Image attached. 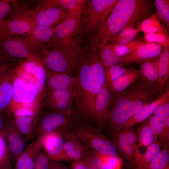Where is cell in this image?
<instances>
[{
    "instance_id": "16",
    "label": "cell",
    "mask_w": 169,
    "mask_h": 169,
    "mask_svg": "<svg viewBox=\"0 0 169 169\" xmlns=\"http://www.w3.org/2000/svg\"><path fill=\"white\" fill-rule=\"evenodd\" d=\"M113 98V95L110 93L105 84L96 97L93 109V119L100 126L107 122Z\"/></svg>"
},
{
    "instance_id": "49",
    "label": "cell",
    "mask_w": 169,
    "mask_h": 169,
    "mask_svg": "<svg viewBox=\"0 0 169 169\" xmlns=\"http://www.w3.org/2000/svg\"><path fill=\"white\" fill-rule=\"evenodd\" d=\"M49 169H70L59 161L52 160Z\"/></svg>"
},
{
    "instance_id": "9",
    "label": "cell",
    "mask_w": 169,
    "mask_h": 169,
    "mask_svg": "<svg viewBox=\"0 0 169 169\" xmlns=\"http://www.w3.org/2000/svg\"><path fill=\"white\" fill-rule=\"evenodd\" d=\"M40 105L42 110L70 114L74 101V94L69 90L46 89Z\"/></svg>"
},
{
    "instance_id": "8",
    "label": "cell",
    "mask_w": 169,
    "mask_h": 169,
    "mask_svg": "<svg viewBox=\"0 0 169 169\" xmlns=\"http://www.w3.org/2000/svg\"><path fill=\"white\" fill-rule=\"evenodd\" d=\"M74 133L87 147L93 151L102 154L118 156L114 142L103 135L100 129L82 124L75 128Z\"/></svg>"
},
{
    "instance_id": "54",
    "label": "cell",
    "mask_w": 169,
    "mask_h": 169,
    "mask_svg": "<svg viewBox=\"0 0 169 169\" xmlns=\"http://www.w3.org/2000/svg\"></svg>"
},
{
    "instance_id": "48",
    "label": "cell",
    "mask_w": 169,
    "mask_h": 169,
    "mask_svg": "<svg viewBox=\"0 0 169 169\" xmlns=\"http://www.w3.org/2000/svg\"><path fill=\"white\" fill-rule=\"evenodd\" d=\"M9 113L0 112V131L3 130L11 118H9Z\"/></svg>"
},
{
    "instance_id": "39",
    "label": "cell",
    "mask_w": 169,
    "mask_h": 169,
    "mask_svg": "<svg viewBox=\"0 0 169 169\" xmlns=\"http://www.w3.org/2000/svg\"><path fill=\"white\" fill-rule=\"evenodd\" d=\"M156 12L154 14L159 19L160 18L169 27V0H155L154 3Z\"/></svg>"
},
{
    "instance_id": "53",
    "label": "cell",
    "mask_w": 169,
    "mask_h": 169,
    "mask_svg": "<svg viewBox=\"0 0 169 169\" xmlns=\"http://www.w3.org/2000/svg\"><path fill=\"white\" fill-rule=\"evenodd\" d=\"M166 169H169V166L167 167Z\"/></svg>"
},
{
    "instance_id": "32",
    "label": "cell",
    "mask_w": 169,
    "mask_h": 169,
    "mask_svg": "<svg viewBox=\"0 0 169 169\" xmlns=\"http://www.w3.org/2000/svg\"><path fill=\"white\" fill-rule=\"evenodd\" d=\"M136 134L138 148L141 146L147 147L153 142L154 136L149 118L142 122L139 127Z\"/></svg>"
},
{
    "instance_id": "14",
    "label": "cell",
    "mask_w": 169,
    "mask_h": 169,
    "mask_svg": "<svg viewBox=\"0 0 169 169\" xmlns=\"http://www.w3.org/2000/svg\"><path fill=\"white\" fill-rule=\"evenodd\" d=\"M63 134L61 132H54L43 136V148L45 154L52 160L70 161L64 151Z\"/></svg>"
},
{
    "instance_id": "18",
    "label": "cell",
    "mask_w": 169,
    "mask_h": 169,
    "mask_svg": "<svg viewBox=\"0 0 169 169\" xmlns=\"http://www.w3.org/2000/svg\"><path fill=\"white\" fill-rule=\"evenodd\" d=\"M43 136L38 138L21 152L15 160L13 169H32L36 157L43 148Z\"/></svg>"
},
{
    "instance_id": "52",
    "label": "cell",
    "mask_w": 169,
    "mask_h": 169,
    "mask_svg": "<svg viewBox=\"0 0 169 169\" xmlns=\"http://www.w3.org/2000/svg\"><path fill=\"white\" fill-rule=\"evenodd\" d=\"M1 35H2V33H1V32L0 29V38L1 36Z\"/></svg>"
},
{
    "instance_id": "13",
    "label": "cell",
    "mask_w": 169,
    "mask_h": 169,
    "mask_svg": "<svg viewBox=\"0 0 169 169\" xmlns=\"http://www.w3.org/2000/svg\"><path fill=\"white\" fill-rule=\"evenodd\" d=\"M169 100V89L167 88L158 97L145 105L134 115L123 124L114 129V133L122 130L133 127L148 119L161 105Z\"/></svg>"
},
{
    "instance_id": "27",
    "label": "cell",
    "mask_w": 169,
    "mask_h": 169,
    "mask_svg": "<svg viewBox=\"0 0 169 169\" xmlns=\"http://www.w3.org/2000/svg\"><path fill=\"white\" fill-rule=\"evenodd\" d=\"M153 142L148 147L145 153L136 157L135 169H147L149 164L161 150V145L157 135H154Z\"/></svg>"
},
{
    "instance_id": "44",
    "label": "cell",
    "mask_w": 169,
    "mask_h": 169,
    "mask_svg": "<svg viewBox=\"0 0 169 169\" xmlns=\"http://www.w3.org/2000/svg\"><path fill=\"white\" fill-rule=\"evenodd\" d=\"M51 161L41 150L36 157L32 169H49Z\"/></svg>"
},
{
    "instance_id": "26",
    "label": "cell",
    "mask_w": 169,
    "mask_h": 169,
    "mask_svg": "<svg viewBox=\"0 0 169 169\" xmlns=\"http://www.w3.org/2000/svg\"><path fill=\"white\" fill-rule=\"evenodd\" d=\"M157 59H147L138 63L140 79L151 84H156L158 79Z\"/></svg>"
},
{
    "instance_id": "34",
    "label": "cell",
    "mask_w": 169,
    "mask_h": 169,
    "mask_svg": "<svg viewBox=\"0 0 169 169\" xmlns=\"http://www.w3.org/2000/svg\"><path fill=\"white\" fill-rule=\"evenodd\" d=\"M113 141L116 147L118 152L134 167L136 156L140 153L138 148L123 142Z\"/></svg>"
},
{
    "instance_id": "41",
    "label": "cell",
    "mask_w": 169,
    "mask_h": 169,
    "mask_svg": "<svg viewBox=\"0 0 169 169\" xmlns=\"http://www.w3.org/2000/svg\"><path fill=\"white\" fill-rule=\"evenodd\" d=\"M120 65H115L104 68L105 85L123 74L127 70Z\"/></svg>"
},
{
    "instance_id": "3",
    "label": "cell",
    "mask_w": 169,
    "mask_h": 169,
    "mask_svg": "<svg viewBox=\"0 0 169 169\" xmlns=\"http://www.w3.org/2000/svg\"><path fill=\"white\" fill-rule=\"evenodd\" d=\"M158 94L156 84L140 79L122 92L113 95L107 120L110 125L114 129L123 124Z\"/></svg>"
},
{
    "instance_id": "33",
    "label": "cell",
    "mask_w": 169,
    "mask_h": 169,
    "mask_svg": "<svg viewBox=\"0 0 169 169\" xmlns=\"http://www.w3.org/2000/svg\"><path fill=\"white\" fill-rule=\"evenodd\" d=\"M139 31L137 27L126 28L112 36L108 42L112 44L122 45L133 40Z\"/></svg>"
},
{
    "instance_id": "5",
    "label": "cell",
    "mask_w": 169,
    "mask_h": 169,
    "mask_svg": "<svg viewBox=\"0 0 169 169\" xmlns=\"http://www.w3.org/2000/svg\"><path fill=\"white\" fill-rule=\"evenodd\" d=\"M44 52L26 37L2 34L0 38V56L13 61L25 59L42 64Z\"/></svg>"
},
{
    "instance_id": "2",
    "label": "cell",
    "mask_w": 169,
    "mask_h": 169,
    "mask_svg": "<svg viewBox=\"0 0 169 169\" xmlns=\"http://www.w3.org/2000/svg\"><path fill=\"white\" fill-rule=\"evenodd\" d=\"M154 6L150 0H117L96 35V45L106 44L112 36L126 28L137 27L153 14Z\"/></svg>"
},
{
    "instance_id": "20",
    "label": "cell",
    "mask_w": 169,
    "mask_h": 169,
    "mask_svg": "<svg viewBox=\"0 0 169 169\" xmlns=\"http://www.w3.org/2000/svg\"><path fill=\"white\" fill-rule=\"evenodd\" d=\"M18 68L0 79V112H11L10 107L13 98L15 74Z\"/></svg>"
},
{
    "instance_id": "12",
    "label": "cell",
    "mask_w": 169,
    "mask_h": 169,
    "mask_svg": "<svg viewBox=\"0 0 169 169\" xmlns=\"http://www.w3.org/2000/svg\"><path fill=\"white\" fill-rule=\"evenodd\" d=\"M34 28L38 29L55 26L69 15L61 8L40 5L34 10Z\"/></svg>"
},
{
    "instance_id": "40",
    "label": "cell",
    "mask_w": 169,
    "mask_h": 169,
    "mask_svg": "<svg viewBox=\"0 0 169 169\" xmlns=\"http://www.w3.org/2000/svg\"><path fill=\"white\" fill-rule=\"evenodd\" d=\"M81 160L87 169H104L102 162L97 153L86 152Z\"/></svg>"
},
{
    "instance_id": "29",
    "label": "cell",
    "mask_w": 169,
    "mask_h": 169,
    "mask_svg": "<svg viewBox=\"0 0 169 169\" xmlns=\"http://www.w3.org/2000/svg\"><path fill=\"white\" fill-rule=\"evenodd\" d=\"M38 116H13L12 119L14 124L26 140L30 138L35 131Z\"/></svg>"
},
{
    "instance_id": "23",
    "label": "cell",
    "mask_w": 169,
    "mask_h": 169,
    "mask_svg": "<svg viewBox=\"0 0 169 169\" xmlns=\"http://www.w3.org/2000/svg\"><path fill=\"white\" fill-rule=\"evenodd\" d=\"M85 0H46L39 1V5L46 7H60L67 11L69 15L81 14Z\"/></svg>"
},
{
    "instance_id": "25",
    "label": "cell",
    "mask_w": 169,
    "mask_h": 169,
    "mask_svg": "<svg viewBox=\"0 0 169 169\" xmlns=\"http://www.w3.org/2000/svg\"><path fill=\"white\" fill-rule=\"evenodd\" d=\"M157 64L158 79L156 85L161 94L169 76V46L164 48Z\"/></svg>"
},
{
    "instance_id": "28",
    "label": "cell",
    "mask_w": 169,
    "mask_h": 169,
    "mask_svg": "<svg viewBox=\"0 0 169 169\" xmlns=\"http://www.w3.org/2000/svg\"><path fill=\"white\" fill-rule=\"evenodd\" d=\"M55 26L42 29L34 28L25 37L38 46L44 51L47 50V45L52 39Z\"/></svg>"
},
{
    "instance_id": "37",
    "label": "cell",
    "mask_w": 169,
    "mask_h": 169,
    "mask_svg": "<svg viewBox=\"0 0 169 169\" xmlns=\"http://www.w3.org/2000/svg\"><path fill=\"white\" fill-rule=\"evenodd\" d=\"M145 41L139 39H133L122 45L109 44L116 54L120 56L123 57L133 52L143 44Z\"/></svg>"
},
{
    "instance_id": "6",
    "label": "cell",
    "mask_w": 169,
    "mask_h": 169,
    "mask_svg": "<svg viewBox=\"0 0 169 169\" xmlns=\"http://www.w3.org/2000/svg\"><path fill=\"white\" fill-rule=\"evenodd\" d=\"M86 50L85 46L66 50L47 49L44 53L42 65L45 70L74 76Z\"/></svg>"
},
{
    "instance_id": "30",
    "label": "cell",
    "mask_w": 169,
    "mask_h": 169,
    "mask_svg": "<svg viewBox=\"0 0 169 169\" xmlns=\"http://www.w3.org/2000/svg\"><path fill=\"white\" fill-rule=\"evenodd\" d=\"M97 48L100 60L104 68L115 65H121L122 57L116 54L109 44L107 43Z\"/></svg>"
},
{
    "instance_id": "38",
    "label": "cell",
    "mask_w": 169,
    "mask_h": 169,
    "mask_svg": "<svg viewBox=\"0 0 169 169\" xmlns=\"http://www.w3.org/2000/svg\"><path fill=\"white\" fill-rule=\"evenodd\" d=\"M168 147L161 150L149 164L147 169H166L169 166Z\"/></svg>"
},
{
    "instance_id": "1",
    "label": "cell",
    "mask_w": 169,
    "mask_h": 169,
    "mask_svg": "<svg viewBox=\"0 0 169 169\" xmlns=\"http://www.w3.org/2000/svg\"><path fill=\"white\" fill-rule=\"evenodd\" d=\"M74 76V101L76 110L84 118L93 119L95 98L105 82L104 68L96 46L87 47Z\"/></svg>"
},
{
    "instance_id": "19",
    "label": "cell",
    "mask_w": 169,
    "mask_h": 169,
    "mask_svg": "<svg viewBox=\"0 0 169 169\" xmlns=\"http://www.w3.org/2000/svg\"><path fill=\"white\" fill-rule=\"evenodd\" d=\"M45 71V89L68 90L74 94L75 86L74 76L63 73Z\"/></svg>"
},
{
    "instance_id": "31",
    "label": "cell",
    "mask_w": 169,
    "mask_h": 169,
    "mask_svg": "<svg viewBox=\"0 0 169 169\" xmlns=\"http://www.w3.org/2000/svg\"><path fill=\"white\" fill-rule=\"evenodd\" d=\"M137 28L144 34L158 32L168 34L165 26L161 23L154 13L139 23Z\"/></svg>"
},
{
    "instance_id": "50",
    "label": "cell",
    "mask_w": 169,
    "mask_h": 169,
    "mask_svg": "<svg viewBox=\"0 0 169 169\" xmlns=\"http://www.w3.org/2000/svg\"><path fill=\"white\" fill-rule=\"evenodd\" d=\"M71 169H87L81 160L74 161L71 165Z\"/></svg>"
},
{
    "instance_id": "46",
    "label": "cell",
    "mask_w": 169,
    "mask_h": 169,
    "mask_svg": "<svg viewBox=\"0 0 169 169\" xmlns=\"http://www.w3.org/2000/svg\"><path fill=\"white\" fill-rule=\"evenodd\" d=\"M159 141L163 148L168 147L169 144V117L167 118L163 129L158 136Z\"/></svg>"
},
{
    "instance_id": "22",
    "label": "cell",
    "mask_w": 169,
    "mask_h": 169,
    "mask_svg": "<svg viewBox=\"0 0 169 169\" xmlns=\"http://www.w3.org/2000/svg\"><path fill=\"white\" fill-rule=\"evenodd\" d=\"M63 148L65 153L70 161L81 160L87 152V147L74 133H68L64 138Z\"/></svg>"
},
{
    "instance_id": "51",
    "label": "cell",
    "mask_w": 169,
    "mask_h": 169,
    "mask_svg": "<svg viewBox=\"0 0 169 169\" xmlns=\"http://www.w3.org/2000/svg\"><path fill=\"white\" fill-rule=\"evenodd\" d=\"M14 62L0 56V65L5 63Z\"/></svg>"
},
{
    "instance_id": "10",
    "label": "cell",
    "mask_w": 169,
    "mask_h": 169,
    "mask_svg": "<svg viewBox=\"0 0 169 169\" xmlns=\"http://www.w3.org/2000/svg\"><path fill=\"white\" fill-rule=\"evenodd\" d=\"M72 122L70 114L48 111L38 118L34 132L38 136L54 132L63 133Z\"/></svg>"
},
{
    "instance_id": "7",
    "label": "cell",
    "mask_w": 169,
    "mask_h": 169,
    "mask_svg": "<svg viewBox=\"0 0 169 169\" xmlns=\"http://www.w3.org/2000/svg\"><path fill=\"white\" fill-rule=\"evenodd\" d=\"M81 14L69 15L55 26L54 36L47 45V49L65 50L81 46L76 40Z\"/></svg>"
},
{
    "instance_id": "42",
    "label": "cell",
    "mask_w": 169,
    "mask_h": 169,
    "mask_svg": "<svg viewBox=\"0 0 169 169\" xmlns=\"http://www.w3.org/2000/svg\"><path fill=\"white\" fill-rule=\"evenodd\" d=\"M143 38L146 42L157 43L162 45L164 48L169 46L168 34L163 32L145 34Z\"/></svg>"
},
{
    "instance_id": "24",
    "label": "cell",
    "mask_w": 169,
    "mask_h": 169,
    "mask_svg": "<svg viewBox=\"0 0 169 169\" xmlns=\"http://www.w3.org/2000/svg\"><path fill=\"white\" fill-rule=\"evenodd\" d=\"M169 117V100L159 106L149 118V123L154 135H158L162 131Z\"/></svg>"
},
{
    "instance_id": "45",
    "label": "cell",
    "mask_w": 169,
    "mask_h": 169,
    "mask_svg": "<svg viewBox=\"0 0 169 169\" xmlns=\"http://www.w3.org/2000/svg\"><path fill=\"white\" fill-rule=\"evenodd\" d=\"M16 1L0 0V21L5 20L12 13Z\"/></svg>"
},
{
    "instance_id": "4",
    "label": "cell",
    "mask_w": 169,
    "mask_h": 169,
    "mask_svg": "<svg viewBox=\"0 0 169 169\" xmlns=\"http://www.w3.org/2000/svg\"><path fill=\"white\" fill-rule=\"evenodd\" d=\"M117 0H85L81 14L79 29L76 38L81 44L94 41L100 28Z\"/></svg>"
},
{
    "instance_id": "47",
    "label": "cell",
    "mask_w": 169,
    "mask_h": 169,
    "mask_svg": "<svg viewBox=\"0 0 169 169\" xmlns=\"http://www.w3.org/2000/svg\"><path fill=\"white\" fill-rule=\"evenodd\" d=\"M17 61L6 63L0 65V79L19 66L20 63Z\"/></svg>"
},
{
    "instance_id": "17",
    "label": "cell",
    "mask_w": 169,
    "mask_h": 169,
    "mask_svg": "<svg viewBox=\"0 0 169 169\" xmlns=\"http://www.w3.org/2000/svg\"><path fill=\"white\" fill-rule=\"evenodd\" d=\"M6 141L11 159L15 160L24 150L26 139L11 119L5 129Z\"/></svg>"
},
{
    "instance_id": "15",
    "label": "cell",
    "mask_w": 169,
    "mask_h": 169,
    "mask_svg": "<svg viewBox=\"0 0 169 169\" xmlns=\"http://www.w3.org/2000/svg\"><path fill=\"white\" fill-rule=\"evenodd\" d=\"M164 48L160 44L145 41L133 52L122 57L120 65L138 63L145 60L158 58Z\"/></svg>"
},
{
    "instance_id": "21",
    "label": "cell",
    "mask_w": 169,
    "mask_h": 169,
    "mask_svg": "<svg viewBox=\"0 0 169 169\" xmlns=\"http://www.w3.org/2000/svg\"><path fill=\"white\" fill-rule=\"evenodd\" d=\"M139 78V70L131 67L117 79L105 85L110 93L115 95L128 88Z\"/></svg>"
},
{
    "instance_id": "11",
    "label": "cell",
    "mask_w": 169,
    "mask_h": 169,
    "mask_svg": "<svg viewBox=\"0 0 169 169\" xmlns=\"http://www.w3.org/2000/svg\"><path fill=\"white\" fill-rule=\"evenodd\" d=\"M34 28V18L28 14L13 13L9 18L0 21L2 34L25 36Z\"/></svg>"
},
{
    "instance_id": "35",
    "label": "cell",
    "mask_w": 169,
    "mask_h": 169,
    "mask_svg": "<svg viewBox=\"0 0 169 169\" xmlns=\"http://www.w3.org/2000/svg\"><path fill=\"white\" fill-rule=\"evenodd\" d=\"M4 129L0 131V169H12Z\"/></svg>"
},
{
    "instance_id": "43",
    "label": "cell",
    "mask_w": 169,
    "mask_h": 169,
    "mask_svg": "<svg viewBox=\"0 0 169 169\" xmlns=\"http://www.w3.org/2000/svg\"><path fill=\"white\" fill-rule=\"evenodd\" d=\"M96 153L102 162L104 169H120L121 161L118 156Z\"/></svg>"
},
{
    "instance_id": "36",
    "label": "cell",
    "mask_w": 169,
    "mask_h": 169,
    "mask_svg": "<svg viewBox=\"0 0 169 169\" xmlns=\"http://www.w3.org/2000/svg\"><path fill=\"white\" fill-rule=\"evenodd\" d=\"M113 141H119L130 145L136 148H139L137 143V137L134 127L122 130L114 133Z\"/></svg>"
}]
</instances>
